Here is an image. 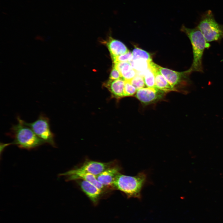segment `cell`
Wrapping results in <instances>:
<instances>
[{"label":"cell","instance_id":"obj_1","mask_svg":"<svg viewBox=\"0 0 223 223\" xmlns=\"http://www.w3.org/2000/svg\"><path fill=\"white\" fill-rule=\"evenodd\" d=\"M147 179V174L143 171L134 176L124 175L120 173L115 178L112 188L122 192L128 198L140 199L141 190Z\"/></svg>","mask_w":223,"mask_h":223},{"label":"cell","instance_id":"obj_2","mask_svg":"<svg viewBox=\"0 0 223 223\" xmlns=\"http://www.w3.org/2000/svg\"><path fill=\"white\" fill-rule=\"evenodd\" d=\"M17 120L18 123L12 125L8 134L14 139L12 143L20 148L31 149L45 143L24 124V120L19 116Z\"/></svg>","mask_w":223,"mask_h":223},{"label":"cell","instance_id":"obj_3","mask_svg":"<svg viewBox=\"0 0 223 223\" xmlns=\"http://www.w3.org/2000/svg\"><path fill=\"white\" fill-rule=\"evenodd\" d=\"M181 30L186 33L189 38L192 47L193 61L189 70L191 72H203L202 58L203 52L205 48L210 46V44L206 41L197 27L190 28L183 25Z\"/></svg>","mask_w":223,"mask_h":223},{"label":"cell","instance_id":"obj_4","mask_svg":"<svg viewBox=\"0 0 223 223\" xmlns=\"http://www.w3.org/2000/svg\"><path fill=\"white\" fill-rule=\"evenodd\" d=\"M197 27L208 42L223 38V25L216 21L211 11L203 15Z\"/></svg>","mask_w":223,"mask_h":223},{"label":"cell","instance_id":"obj_5","mask_svg":"<svg viewBox=\"0 0 223 223\" xmlns=\"http://www.w3.org/2000/svg\"><path fill=\"white\" fill-rule=\"evenodd\" d=\"M24 122L45 143L56 147L55 136L50 130L49 119L44 115L41 114L37 119L33 122L27 123L24 121Z\"/></svg>","mask_w":223,"mask_h":223},{"label":"cell","instance_id":"obj_6","mask_svg":"<svg viewBox=\"0 0 223 223\" xmlns=\"http://www.w3.org/2000/svg\"><path fill=\"white\" fill-rule=\"evenodd\" d=\"M60 176L66 177L67 181L82 180L86 181L93 184L104 192L106 187L97 179L96 176L89 173L73 169L60 174Z\"/></svg>","mask_w":223,"mask_h":223},{"label":"cell","instance_id":"obj_7","mask_svg":"<svg viewBox=\"0 0 223 223\" xmlns=\"http://www.w3.org/2000/svg\"><path fill=\"white\" fill-rule=\"evenodd\" d=\"M165 93L157 88L147 87L137 90L135 96L142 103L147 105L161 99Z\"/></svg>","mask_w":223,"mask_h":223},{"label":"cell","instance_id":"obj_8","mask_svg":"<svg viewBox=\"0 0 223 223\" xmlns=\"http://www.w3.org/2000/svg\"><path fill=\"white\" fill-rule=\"evenodd\" d=\"M155 66L167 81L174 87L180 83L184 82L187 76L191 72L188 70L179 72L162 67L155 63Z\"/></svg>","mask_w":223,"mask_h":223},{"label":"cell","instance_id":"obj_9","mask_svg":"<svg viewBox=\"0 0 223 223\" xmlns=\"http://www.w3.org/2000/svg\"><path fill=\"white\" fill-rule=\"evenodd\" d=\"M114 161L102 162L92 160L85 161L79 168L78 170L88 173L97 176L108 168L115 165Z\"/></svg>","mask_w":223,"mask_h":223},{"label":"cell","instance_id":"obj_10","mask_svg":"<svg viewBox=\"0 0 223 223\" xmlns=\"http://www.w3.org/2000/svg\"><path fill=\"white\" fill-rule=\"evenodd\" d=\"M79 180V183L82 191L94 205H96L103 192L96 186L86 181Z\"/></svg>","mask_w":223,"mask_h":223},{"label":"cell","instance_id":"obj_11","mask_svg":"<svg viewBox=\"0 0 223 223\" xmlns=\"http://www.w3.org/2000/svg\"><path fill=\"white\" fill-rule=\"evenodd\" d=\"M120 168L115 165L96 176L98 180L104 186L112 188L113 183L117 175L120 172Z\"/></svg>","mask_w":223,"mask_h":223},{"label":"cell","instance_id":"obj_12","mask_svg":"<svg viewBox=\"0 0 223 223\" xmlns=\"http://www.w3.org/2000/svg\"><path fill=\"white\" fill-rule=\"evenodd\" d=\"M150 68L154 72L155 76V87L165 93L177 90L172 86L165 78L155 66V63L152 60L149 61Z\"/></svg>","mask_w":223,"mask_h":223},{"label":"cell","instance_id":"obj_13","mask_svg":"<svg viewBox=\"0 0 223 223\" xmlns=\"http://www.w3.org/2000/svg\"><path fill=\"white\" fill-rule=\"evenodd\" d=\"M125 80L120 78L114 80L109 79L104 85L110 92L112 97L119 99L125 97Z\"/></svg>","mask_w":223,"mask_h":223},{"label":"cell","instance_id":"obj_14","mask_svg":"<svg viewBox=\"0 0 223 223\" xmlns=\"http://www.w3.org/2000/svg\"><path fill=\"white\" fill-rule=\"evenodd\" d=\"M112 58L129 52L126 46L121 42L110 37L106 42Z\"/></svg>","mask_w":223,"mask_h":223},{"label":"cell","instance_id":"obj_15","mask_svg":"<svg viewBox=\"0 0 223 223\" xmlns=\"http://www.w3.org/2000/svg\"><path fill=\"white\" fill-rule=\"evenodd\" d=\"M113 67L119 71L121 78L125 81H130L137 75L136 71L129 62L114 63Z\"/></svg>","mask_w":223,"mask_h":223},{"label":"cell","instance_id":"obj_16","mask_svg":"<svg viewBox=\"0 0 223 223\" xmlns=\"http://www.w3.org/2000/svg\"><path fill=\"white\" fill-rule=\"evenodd\" d=\"M151 60L143 59H138L134 60L132 59L129 63L136 71L137 75L142 77L143 73L149 68V61Z\"/></svg>","mask_w":223,"mask_h":223},{"label":"cell","instance_id":"obj_17","mask_svg":"<svg viewBox=\"0 0 223 223\" xmlns=\"http://www.w3.org/2000/svg\"><path fill=\"white\" fill-rule=\"evenodd\" d=\"M142 77L147 87L156 88L154 73L150 67L143 73Z\"/></svg>","mask_w":223,"mask_h":223},{"label":"cell","instance_id":"obj_18","mask_svg":"<svg viewBox=\"0 0 223 223\" xmlns=\"http://www.w3.org/2000/svg\"><path fill=\"white\" fill-rule=\"evenodd\" d=\"M133 60L143 59L147 60H152L150 55L147 52L138 48H134L132 51Z\"/></svg>","mask_w":223,"mask_h":223},{"label":"cell","instance_id":"obj_19","mask_svg":"<svg viewBox=\"0 0 223 223\" xmlns=\"http://www.w3.org/2000/svg\"><path fill=\"white\" fill-rule=\"evenodd\" d=\"M129 81L137 90L144 88L145 86L146 85L143 77L138 75L136 76Z\"/></svg>","mask_w":223,"mask_h":223},{"label":"cell","instance_id":"obj_20","mask_svg":"<svg viewBox=\"0 0 223 223\" xmlns=\"http://www.w3.org/2000/svg\"><path fill=\"white\" fill-rule=\"evenodd\" d=\"M133 58L132 54L129 51L126 53L117 56L112 58L114 63L120 62H129Z\"/></svg>","mask_w":223,"mask_h":223},{"label":"cell","instance_id":"obj_21","mask_svg":"<svg viewBox=\"0 0 223 223\" xmlns=\"http://www.w3.org/2000/svg\"><path fill=\"white\" fill-rule=\"evenodd\" d=\"M137 90L136 88L129 81H125L124 90L125 97L132 96L136 93Z\"/></svg>","mask_w":223,"mask_h":223},{"label":"cell","instance_id":"obj_22","mask_svg":"<svg viewBox=\"0 0 223 223\" xmlns=\"http://www.w3.org/2000/svg\"><path fill=\"white\" fill-rule=\"evenodd\" d=\"M109 78L110 80H114L121 78V77L119 71L113 67L110 73Z\"/></svg>","mask_w":223,"mask_h":223}]
</instances>
